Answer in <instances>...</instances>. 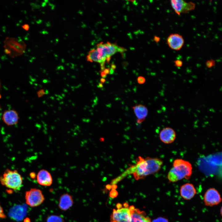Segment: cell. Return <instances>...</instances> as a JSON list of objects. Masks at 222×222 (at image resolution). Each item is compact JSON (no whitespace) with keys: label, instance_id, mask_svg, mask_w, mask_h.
Segmentation results:
<instances>
[{"label":"cell","instance_id":"6da1fadb","mask_svg":"<svg viewBox=\"0 0 222 222\" xmlns=\"http://www.w3.org/2000/svg\"><path fill=\"white\" fill-rule=\"evenodd\" d=\"M163 162L158 158L147 157L144 158L138 156L135 165L131 167V173L135 179H143L148 175L158 172L161 169Z\"/></svg>","mask_w":222,"mask_h":222},{"label":"cell","instance_id":"7a4b0ae2","mask_svg":"<svg viewBox=\"0 0 222 222\" xmlns=\"http://www.w3.org/2000/svg\"><path fill=\"white\" fill-rule=\"evenodd\" d=\"M192 167L188 161L177 159L173 162L172 167L169 171L167 178L169 181L174 183L185 179H189L192 174Z\"/></svg>","mask_w":222,"mask_h":222},{"label":"cell","instance_id":"3957f363","mask_svg":"<svg viewBox=\"0 0 222 222\" xmlns=\"http://www.w3.org/2000/svg\"><path fill=\"white\" fill-rule=\"evenodd\" d=\"M1 184L10 190L18 191L23 186V179L17 170L7 169L0 176Z\"/></svg>","mask_w":222,"mask_h":222},{"label":"cell","instance_id":"277c9868","mask_svg":"<svg viewBox=\"0 0 222 222\" xmlns=\"http://www.w3.org/2000/svg\"><path fill=\"white\" fill-rule=\"evenodd\" d=\"M4 43L5 53L11 58L21 56L25 52L26 46L24 42L21 39L7 37Z\"/></svg>","mask_w":222,"mask_h":222},{"label":"cell","instance_id":"5b68a950","mask_svg":"<svg viewBox=\"0 0 222 222\" xmlns=\"http://www.w3.org/2000/svg\"><path fill=\"white\" fill-rule=\"evenodd\" d=\"M101 57L105 61L109 62L111 56L117 52H123L126 49L120 47L116 44L109 42L106 43L101 42L97 45L96 49Z\"/></svg>","mask_w":222,"mask_h":222},{"label":"cell","instance_id":"8992f818","mask_svg":"<svg viewBox=\"0 0 222 222\" xmlns=\"http://www.w3.org/2000/svg\"><path fill=\"white\" fill-rule=\"evenodd\" d=\"M25 199L27 204L31 207L39 206L45 200L41 191L36 188H32L26 191Z\"/></svg>","mask_w":222,"mask_h":222},{"label":"cell","instance_id":"52a82bcc","mask_svg":"<svg viewBox=\"0 0 222 222\" xmlns=\"http://www.w3.org/2000/svg\"><path fill=\"white\" fill-rule=\"evenodd\" d=\"M203 200L205 205L212 207L220 203L222 201V198L217 190L214 188H210L205 192Z\"/></svg>","mask_w":222,"mask_h":222},{"label":"cell","instance_id":"ba28073f","mask_svg":"<svg viewBox=\"0 0 222 222\" xmlns=\"http://www.w3.org/2000/svg\"><path fill=\"white\" fill-rule=\"evenodd\" d=\"M130 216L129 207L114 209L111 215L110 222H130Z\"/></svg>","mask_w":222,"mask_h":222},{"label":"cell","instance_id":"9c48e42d","mask_svg":"<svg viewBox=\"0 0 222 222\" xmlns=\"http://www.w3.org/2000/svg\"><path fill=\"white\" fill-rule=\"evenodd\" d=\"M171 4L175 12L178 15L186 13L194 10L195 4L191 2H187L182 0H172Z\"/></svg>","mask_w":222,"mask_h":222},{"label":"cell","instance_id":"30bf717a","mask_svg":"<svg viewBox=\"0 0 222 222\" xmlns=\"http://www.w3.org/2000/svg\"><path fill=\"white\" fill-rule=\"evenodd\" d=\"M129 209L131 215L130 222H152L151 218L146 216L145 211L135 208L133 205Z\"/></svg>","mask_w":222,"mask_h":222},{"label":"cell","instance_id":"8fae6325","mask_svg":"<svg viewBox=\"0 0 222 222\" xmlns=\"http://www.w3.org/2000/svg\"><path fill=\"white\" fill-rule=\"evenodd\" d=\"M167 42L169 47L175 50H179L183 47L184 40L182 36L178 33H172L168 37Z\"/></svg>","mask_w":222,"mask_h":222},{"label":"cell","instance_id":"7c38bea8","mask_svg":"<svg viewBox=\"0 0 222 222\" xmlns=\"http://www.w3.org/2000/svg\"><path fill=\"white\" fill-rule=\"evenodd\" d=\"M180 193V196L186 200H189L195 196L197 191L193 184L187 183L181 186Z\"/></svg>","mask_w":222,"mask_h":222},{"label":"cell","instance_id":"4fadbf2b","mask_svg":"<svg viewBox=\"0 0 222 222\" xmlns=\"http://www.w3.org/2000/svg\"><path fill=\"white\" fill-rule=\"evenodd\" d=\"M159 138L163 143L168 144L173 142L175 140L176 134L172 128L167 127L161 130L159 134Z\"/></svg>","mask_w":222,"mask_h":222},{"label":"cell","instance_id":"5bb4252c","mask_svg":"<svg viewBox=\"0 0 222 222\" xmlns=\"http://www.w3.org/2000/svg\"><path fill=\"white\" fill-rule=\"evenodd\" d=\"M2 119L7 125H15L18 122L19 117L18 113L14 110H6L3 113Z\"/></svg>","mask_w":222,"mask_h":222},{"label":"cell","instance_id":"9a60e30c","mask_svg":"<svg viewBox=\"0 0 222 222\" xmlns=\"http://www.w3.org/2000/svg\"><path fill=\"white\" fill-rule=\"evenodd\" d=\"M38 183L40 185L49 186L52 183V178L51 175L48 171L42 169L39 171L36 176Z\"/></svg>","mask_w":222,"mask_h":222},{"label":"cell","instance_id":"2e32d148","mask_svg":"<svg viewBox=\"0 0 222 222\" xmlns=\"http://www.w3.org/2000/svg\"><path fill=\"white\" fill-rule=\"evenodd\" d=\"M134 113L137 117L138 123H141L144 121L148 114V109L144 105H136L132 107Z\"/></svg>","mask_w":222,"mask_h":222},{"label":"cell","instance_id":"e0dca14e","mask_svg":"<svg viewBox=\"0 0 222 222\" xmlns=\"http://www.w3.org/2000/svg\"><path fill=\"white\" fill-rule=\"evenodd\" d=\"M73 203L72 196L68 193H65L60 197L58 206L60 209L65 211L70 208Z\"/></svg>","mask_w":222,"mask_h":222},{"label":"cell","instance_id":"ac0fdd59","mask_svg":"<svg viewBox=\"0 0 222 222\" xmlns=\"http://www.w3.org/2000/svg\"><path fill=\"white\" fill-rule=\"evenodd\" d=\"M62 217L56 215H51L47 217V222H64Z\"/></svg>","mask_w":222,"mask_h":222},{"label":"cell","instance_id":"d6986e66","mask_svg":"<svg viewBox=\"0 0 222 222\" xmlns=\"http://www.w3.org/2000/svg\"><path fill=\"white\" fill-rule=\"evenodd\" d=\"M215 64V61L212 59L207 60L206 63V65L208 68H211L214 66Z\"/></svg>","mask_w":222,"mask_h":222},{"label":"cell","instance_id":"ffe728a7","mask_svg":"<svg viewBox=\"0 0 222 222\" xmlns=\"http://www.w3.org/2000/svg\"><path fill=\"white\" fill-rule=\"evenodd\" d=\"M137 81L139 84H142L145 83L146 79L143 76H139L137 78Z\"/></svg>","mask_w":222,"mask_h":222},{"label":"cell","instance_id":"44dd1931","mask_svg":"<svg viewBox=\"0 0 222 222\" xmlns=\"http://www.w3.org/2000/svg\"><path fill=\"white\" fill-rule=\"evenodd\" d=\"M6 217V216L4 213L3 208L0 204V219H5Z\"/></svg>","mask_w":222,"mask_h":222},{"label":"cell","instance_id":"7402d4cb","mask_svg":"<svg viewBox=\"0 0 222 222\" xmlns=\"http://www.w3.org/2000/svg\"><path fill=\"white\" fill-rule=\"evenodd\" d=\"M174 63L176 67H180L182 66L183 62L180 60H176L174 61Z\"/></svg>","mask_w":222,"mask_h":222},{"label":"cell","instance_id":"603a6c76","mask_svg":"<svg viewBox=\"0 0 222 222\" xmlns=\"http://www.w3.org/2000/svg\"><path fill=\"white\" fill-rule=\"evenodd\" d=\"M45 93L44 89H41L37 92V95L39 98H40L44 95Z\"/></svg>","mask_w":222,"mask_h":222},{"label":"cell","instance_id":"cb8c5ba5","mask_svg":"<svg viewBox=\"0 0 222 222\" xmlns=\"http://www.w3.org/2000/svg\"><path fill=\"white\" fill-rule=\"evenodd\" d=\"M152 222H168V221L166 218L160 217L154 220Z\"/></svg>","mask_w":222,"mask_h":222},{"label":"cell","instance_id":"d4e9b609","mask_svg":"<svg viewBox=\"0 0 222 222\" xmlns=\"http://www.w3.org/2000/svg\"><path fill=\"white\" fill-rule=\"evenodd\" d=\"M22 27L24 30L26 31H28L30 28L29 25L27 24H25L23 25Z\"/></svg>","mask_w":222,"mask_h":222},{"label":"cell","instance_id":"484cf974","mask_svg":"<svg viewBox=\"0 0 222 222\" xmlns=\"http://www.w3.org/2000/svg\"><path fill=\"white\" fill-rule=\"evenodd\" d=\"M153 39L155 42L158 43L160 40V38L159 37H158L157 36L155 35Z\"/></svg>","mask_w":222,"mask_h":222},{"label":"cell","instance_id":"4316f807","mask_svg":"<svg viewBox=\"0 0 222 222\" xmlns=\"http://www.w3.org/2000/svg\"><path fill=\"white\" fill-rule=\"evenodd\" d=\"M30 176L32 179H34L36 175L35 173L34 172H32L30 173Z\"/></svg>","mask_w":222,"mask_h":222},{"label":"cell","instance_id":"83f0119b","mask_svg":"<svg viewBox=\"0 0 222 222\" xmlns=\"http://www.w3.org/2000/svg\"><path fill=\"white\" fill-rule=\"evenodd\" d=\"M110 69L109 68L105 69L103 71L107 75L110 73Z\"/></svg>","mask_w":222,"mask_h":222},{"label":"cell","instance_id":"f1b7e54d","mask_svg":"<svg viewBox=\"0 0 222 222\" xmlns=\"http://www.w3.org/2000/svg\"><path fill=\"white\" fill-rule=\"evenodd\" d=\"M101 76L103 78H104L106 77V74L103 71L101 72Z\"/></svg>","mask_w":222,"mask_h":222},{"label":"cell","instance_id":"f546056e","mask_svg":"<svg viewBox=\"0 0 222 222\" xmlns=\"http://www.w3.org/2000/svg\"><path fill=\"white\" fill-rule=\"evenodd\" d=\"M105 80L104 78H102L100 79L101 83H102V84L104 83L105 82Z\"/></svg>","mask_w":222,"mask_h":222},{"label":"cell","instance_id":"4dcf8cb0","mask_svg":"<svg viewBox=\"0 0 222 222\" xmlns=\"http://www.w3.org/2000/svg\"><path fill=\"white\" fill-rule=\"evenodd\" d=\"M116 68V66L114 64H112L111 66V68L113 70H114Z\"/></svg>","mask_w":222,"mask_h":222},{"label":"cell","instance_id":"1f68e13d","mask_svg":"<svg viewBox=\"0 0 222 222\" xmlns=\"http://www.w3.org/2000/svg\"><path fill=\"white\" fill-rule=\"evenodd\" d=\"M24 222H31L30 220L28 218H26L24 220Z\"/></svg>","mask_w":222,"mask_h":222},{"label":"cell","instance_id":"d6a6232c","mask_svg":"<svg viewBox=\"0 0 222 222\" xmlns=\"http://www.w3.org/2000/svg\"><path fill=\"white\" fill-rule=\"evenodd\" d=\"M98 87L99 88H102L103 87V85L101 83H100L98 84Z\"/></svg>","mask_w":222,"mask_h":222},{"label":"cell","instance_id":"836d02e7","mask_svg":"<svg viewBox=\"0 0 222 222\" xmlns=\"http://www.w3.org/2000/svg\"><path fill=\"white\" fill-rule=\"evenodd\" d=\"M220 215L222 217V206L221 207V208H220Z\"/></svg>","mask_w":222,"mask_h":222},{"label":"cell","instance_id":"e575fe53","mask_svg":"<svg viewBox=\"0 0 222 222\" xmlns=\"http://www.w3.org/2000/svg\"><path fill=\"white\" fill-rule=\"evenodd\" d=\"M113 72V70L112 69H110V73L111 74H112Z\"/></svg>","mask_w":222,"mask_h":222},{"label":"cell","instance_id":"d590c367","mask_svg":"<svg viewBox=\"0 0 222 222\" xmlns=\"http://www.w3.org/2000/svg\"><path fill=\"white\" fill-rule=\"evenodd\" d=\"M2 97V96L1 94H0V99H1Z\"/></svg>","mask_w":222,"mask_h":222},{"label":"cell","instance_id":"8d00e7d4","mask_svg":"<svg viewBox=\"0 0 222 222\" xmlns=\"http://www.w3.org/2000/svg\"></svg>","mask_w":222,"mask_h":222}]
</instances>
